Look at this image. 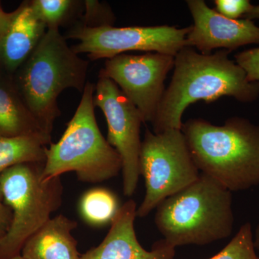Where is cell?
<instances>
[{"label":"cell","mask_w":259,"mask_h":259,"mask_svg":"<svg viewBox=\"0 0 259 259\" xmlns=\"http://www.w3.org/2000/svg\"><path fill=\"white\" fill-rule=\"evenodd\" d=\"M136 210L133 199L121 205L102 243L80 259H175V247L163 239L156 242L151 250L140 244L134 228Z\"/></svg>","instance_id":"12"},{"label":"cell","mask_w":259,"mask_h":259,"mask_svg":"<svg viewBox=\"0 0 259 259\" xmlns=\"http://www.w3.org/2000/svg\"><path fill=\"white\" fill-rule=\"evenodd\" d=\"M231 52L223 49L202 54L185 47L177 54L171 82L151 123L154 134L182 130L184 112L194 102L209 103L222 97H232L241 102L258 98L259 87L248 81L244 70L229 59Z\"/></svg>","instance_id":"1"},{"label":"cell","mask_w":259,"mask_h":259,"mask_svg":"<svg viewBox=\"0 0 259 259\" xmlns=\"http://www.w3.org/2000/svg\"><path fill=\"white\" fill-rule=\"evenodd\" d=\"M243 18L250 20L259 19V5H257V6L253 5V8L250 10L249 13H247Z\"/></svg>","instance_id":"25"},{"label":"cell","mask_w":259,"mask_h":259,"mask_svg":"<svg viewBox=\"0 0 259 259\" xmlns=\"http://www.w3.org/2000/svg\"><path fill=\"white\" fill-rule=\"evenodd\" d=\"M190 26L177 28L168 25L131 26L113 25L90 28L82 24L67 34V38L79 40L72 47L76 54H88L91 61L111 59L128 51L159 53L172 56L186 47Z\"/></svg>","instance_id":"8"},{"label":"cell","mask_w":259,"mask_h":259,"mask_svg":"<svg viewBox=\"0 0 259 259\" xmlns=\"http://www.w3.org/2000/svg\"><path fill=\"white\" fill-rule=\"evenodd\" d=\"M89 61L81 59L59 29H47L26 61L12 76L17 91L42 129L51 135L61 115L58 97L66 89L83 93Z\"/></svg>","instance_id":"3"},{"label":"cell","mask_w":259,"mask_h":259,"mask_svg":"<svg viewBox=\"0 0 259 259\" xmlns=\"http://www.w3.org/2000/svg\"><path fill=\"white\" fill-rule=\"evenodd\" d=\"M76 227V221L63 214L51 218L25 242L20 255L25 259H80L71 234Z\"/></svg>","instance_id":"14"},{"label":"cell","mask_w":259,"mask_h":259,"mask_svg":"<svg viewBox=\"0 0 259 259\" xmlns=\"http://www.w3.org/2000/svg\"><path fill=\"white\" fill-rule=\"evenodd\" d=\"M79 212L85 222L101 226L112 222L121 206L111 191L95 188L84 193L79 202Z\"/></svg>","instance_id":"17"},{"label":"cell","mask_w":259,"mask_h":259,"mask_svg":"<svg viewBox=\"0 0 259 259\" xmlns=\"http://www.w3.org/2000/svg\"><path fill=\"white\" fill-rule=\"evenodd\" d=\"M10 259H25L23 258V256H22L21 255H16V256L13 257V258H10Z\"/></svg>","instance_id":"27"},{"label":"cell","mask_w":259,"mask_h":259,"mask_svg":"<svg viewBox=\"0 0 259 259\" xmlns=\"http://www.w3.org/2000/svg\"><path fill=\"white\" fill-rule=\"evenodd\" d=\"M255 250L251 224L248 222L221 251L209 259H259Z\"/></svg>","instance_id":"19"},{"label":"cell","mask_w":259,"mask_h":259,"mask_svg":"<svg viewBox=\"0 0 259 259\" xmlns=\"http://www.w3.org/2000/svg\"><path fill=\"white\" fill-rule=\"evenodd\" d=\"M182 131L199 171L231 192L259 185V126L243 117L224 125L191 119Z\"/></svg>","instance_id":"2"},{"label":"cell","mask_w":259,"mask_h":259,"mask_svg":"<svg viewBox=\"0 0 259 259\" xmlns=\"http://www.w3.org/2000/svg\"><path fill=\"white\" fill-rule=\"evenodd\" d=\"M47 31L45 24L37 18L30 1L15 10V15L0 40V68L10 76L26 61Z\"/></svg>","instance_id":"13"},{"label":"cell","mask_w":259,"mask_h":259,"mask_svg":"<svg viewBox=\"0 0 259 259\" xmlns=\"http://www.w3.org/2000/svg\"><path fill=\"white\" fill-rule=\"evenodd\" d=\"M94 105L105 116L108 127L107 141L120 155L124 194L131 197L141 176L139 160L142 141L140 132L144 121L134 104L108 78L99 76Z\"/></svg>","instance_id":"10"},{"label":"cell","mask_w":259,"mask_h":259,"mask_svg":"<svg viewBox=\"0 0 259 259\" xmlns=\"http://www.w3.org/2000/svg\"><path fill=\"white\" fill-rule=\"evenodd\" d=\"M194 20L186 37V47L202 54L212 50H236L249 44H259V26L248 19L232 20L209 8L204 0H188Z\"/></svg>","instance_id":"11"},{"label":"cell","mask_w":259,"mask_h":259,"mask_svg":"<svg viewBox=\"0 0 259 259\" xmlns=\"http://www.w3.org/2000/svg\"><path fill=\"white\" fill-rule=\"evenodd\" d=\"M79 2L73 0H32L30 6L47 29H59Z\"/></svg>","instance_id":"18"},{"label":"cell","mask_w":259,"mask_h":259,"mask_svg":"<svg viewBox=\"0 0 259 259\" xmlns=\"http://www.w3.org/2000/svg\"><path fill=\"white\" fill-rule=\"evenodd\" d=\"M12 221V211L5 204L3 191L0 187V243L6 236Z\"/></svg>","instance_id":"23"},{"label":"cell","mask_w":259,"mask_h":259,"mask_svg":"<svg viewBox=\"0 0 259 259\" xmlns=\"http://www.w3.org/2000/svg\"><path fill=\"white\" fill-rule=\"evenodd\" d=\"M216 11L232 20H238L249 13L253 5L249 0H215Z\"/></svg>","instance_id":"22"},{"label":"cell","mask_w":259,"mask_h":259,"mask_svg":"<svg viewBox=\"0 0 259 259\" xmlns=\"http://www.w3.org/2000/svg\"><path fill=\"white\" fill-rule=\"evenodd\" d=\"M34 136L51 142L46 132L24 103L11 76L0 74V136Z\"/></svg>","instance_id":"15"},{"label":"cell","mask_w":259,"mask_h":259,"mask_svg":"<svg viewBox=\"0 0 259 259\" xmlns=\"http://www.w3.org/2000/svg\"><path fill=\"white\" fill-rule=\"evenodd\" d=\"M174 66L175 56L123 54L107 59L99 76L113 81L139 110L144 122L152 123L164 94L165 79Z\"/></svg>","instance_id":"9"},{"label":"cell","mask_w":259,"mask_h":259,"mask_svg":"<svg viewBox=\"0 0 259 259\" xmlns=\"http://www.w3.org/2000/svg\"><path fill=\"white\" fill-rule=\"evenodd\" d=\"M139 169L146 184L144 200L136 210L139 218L146 217L162 201L188 187L200 175L182 130L177 129L161 134L146 130Z\"/></svg>","instance_id":"7"},{"label":"cell","mask_w":259,"mask_h":259,"mask_svg":"<svg viewBox=\"0 0 259 259\" xmlns=\"http://www.w3.org/2000/svg\"><path fill=\"white\" fill-rule=\"evenodd\" d=\"M44 163H23L0 175L5 204L12 211V221L0 243V259L20 255L28 241L61 207L64 187L61 177L42 179Z\"/></svg>","instance_id":"6"},{"label":"cell","mask_w":259,"mask_h":259,"mask_svg":"<svg viewBox=\"0 0 259 259\" xmlns=\"http://www.w3.org/2000/svg\"><path fill=\"white\" fill-rule=\"evenodd\" d=\"M95 85L88 81L81 101L60 140L46 150L42 179L75 172L84 183H100L122 171L119 153L103 137L95 115Z\"/></svg>","instance_id":"5"},{"label":"cell","mask_w":259,"mask_h":259,"mask_svg":"<svg viewBox=\"0 0 259 259\" xmlns=\"http://www.w3.org/2000/svg\"><path fill=\"white\" fill-rule=\"evenodd\" d=\"M51 142L34 136H0V175L23 163H45L46 150Z\"/></svg>","instance_id":"16"},{"label":"cell","mask_w":259,"mask_h":259,"mask_svg":"<svg viewBox=\"0 0 259 259\" xmlns=\"http://www.w3.org/2000/svg\"><path fill=\"white\" fill-rule=\"evenodd\" d=\"M84 20L83 25L90 28L113 25L115 15L107 5L97 1L84 2Z\"/></svg>","instance_id":"20"},{"label":"cell","mask_w":259,"mask_h":259,"mask_svg":"<svg viewBox=\"0 0 259 259\" xmlns=\"http://www.w3.org/2000/svg\"><path fill=\"white\" fill-rule=\"evenodd\" d=\"M156 209L155 224L163 240L175 248L209 244L228 238L233 232L231 191L203 174Z\"/></svg>","instance_id":"4"},{"label":"cell","mask_w":259,"mask_h":259,"mask_svg":"<svg viewBox=\"0 0 259 259\" xmlns=\"http://www.w3.org/2000/svg\"><path fill=\"white\" fill-rule=\"evenodd\" d=\"M235 59V62L244 70L248 81L259 87V47L238 53Z\"/></svg>","instance_id":"21"},{"label":"cell","mask_w":259,"mask_h":259,"mask_svg":"<svg viewBox=\"0 0 259 259\" xmlns=\"http://www.w3.org/2000/svg\"><path fill=\"white\" fill-rule=\"evenodd\" d=\"M253 242H254L255 249L259 250V225L255 230V234L253 235Z\"/></svg>","instance_id":"26"},{"label":"cell","mask_w":259,"mask_h":259,"mask_svg":"<svg viewBox=\"0 0 259 259\" xmlns=\"http://www.w3.org/2000/svg\"><path fill=\"white\" fill-rule=\"evenodd\" d=\"M258 258H259V256H258Z\"/></svg>","instance_id":"28"},{"label":"cell","mask_w":259,"mask_h":259,"mask_svg":"<svg viewBox=\"0 0 259 259\" xmlns=\"http://www.w3.org/2000/svg\"><path fill=\"white\" fill-rule=\"evenodd\" d=\"M15 15V10L12 13H6L0 6V40L9 28Z\"/></svg>","instance_id":"24"}]
</instances>
